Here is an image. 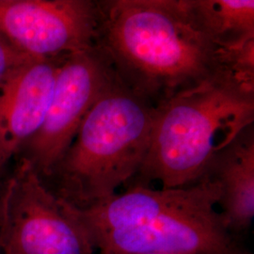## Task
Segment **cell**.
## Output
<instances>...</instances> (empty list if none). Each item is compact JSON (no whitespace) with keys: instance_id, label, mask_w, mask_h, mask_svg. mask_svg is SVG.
I'll return each instance as SVG.
<instances>
[{"instance_id":"9c48e42d","label":"cell","mask_w":254,"mask_h":254,"mask_svg":"<svg viewBox=\"0 0 254 254\" xmlns=\"http://www.w3.org/2000/svg\"><path fill=\"white\" fill-rule=\"evenodd\" d=\"M205 173L218 182V207L228 227L242 236L254 218V125L244 129L213 159Z\"/></svg>"},{"instance_id":"8fae6325","label":"cell","mask_w":254,"mask_h":254,"mask_svg":"<svg viewBox=\"0 0 254 254\" xmlns=\"http://www.w3.org/2000/svg\"><path fill=\"white\" fill-rule=\"evenodd\" d=\"M30 58L31 57L19 51L4 37L0 35V80Z\"/></svg>"},{"instance_id":"7c38bea8","label":"cell","mask_w":254,"mask_h":254,"mask_svg":"<svg viewBox=\"0 0 254 254\" xmlns=\"http://www.w3.org/2000/svg\"><path fill=\"white\" fill-rule=\"evenodd\" d=\"M1 172H2V171H0V175H1ZM1 190H2V188H1V186H0V195H1Z\"/></svg>"},{"instance_id":"5b68a950","label":"cell","mask_w":254,"mask_h":254,"mask_svg":"<svg viewBox=\"0 0 254 254\" xmlns=\"http://www.w3.org/2000/svg\"><path fill=\"white\" fill-rule=\"evenodd\" d=\"M2 254H97L64 200L21 160L0 195Z\"/></svg>"},{"instance_id":"ba28073f","label":"cell","mask_w":254,"mask_h":254,"mask_svg":"<svg viewBox=\"0 0 254 254\" xmlns=\"http://www.w3.org/2000/svg\"><path fill=\"white\" fill-rule=\"evenodd\" d=\"M66 57L30 58L0 80V171L42 126Z\"/></svg>"},{"instance_id":"277c9868","label":"cell","mask_w":254,"mask_h":254,"mask_svg":"<svg viewBox=\"0 0 254 254\" xmlns=\"http://www.w3.org/2000/svg\"><path fill=\"white\" fill-rule=\"evenodd\" d=\"M155 108L116 75L82 122L47 178L57 197L86 208L114 196L136 176L148 153Z\"/></svg>"},{"instance_id":"4fadbf2b","label":"cell","mask_w":254,"mask_h":254,"mask_svg":"<svg viewBox=\"0 0 254 254\" xmlns=\"http://www.w3.org/2000/svg\"><path fill=\"white\" fill-rule=\"evenodd\" d=\"M0 254H2V252H1V249H0Z\"/></svg>"},{"instance_id":"7a4b0ae2","label":"cell","mask_w":254,"mask_h":254,"mask_svg":"<svg viewBox=\"0 0 254 254\" xmlns=\"http://www.w3.org/2000/svg\"><path fill=\"white\" fill-rule=\"evenodd\" d=\"M219 198L205 173L182 188L131 186L86 208L65 202L97 254H253L228 227Z\"/></svg>"},{"instance_id":"6da1fadb","label":"cell","mask_w":254,"mask_h":254,"mask_svg":"<svg viewBox=\"0 0 254 254\" xmlns=\"http://www.w3.org/2000/svg\"><path fill=\"white\" fill-rule=\"evenodd\" d=\"M94 46L119 79L157 107L225 70L185 0H98Z\"/></svg>"},{"instance_id":"30bf717a","label":"cell","mask_w":254,"mask_h":254,"mask_svg":"<svg viewBox=\"0 0 254 254\" xmlns=\"http://www.w3.org/2000/svg\"><path fill=\"white\" fill-rule=\"evenodd\" d=\"M196 25L218 49L254 41V0H185Z\"/></svg>"},{"instance_id":"8992f818","label":"cell","mask_w":254,"mask_h":254,"mask_svg":"<svg viewBox=\"0 0 254 254\" xmlns=\"http://www.w3.org/2000/svg\"><path fill=\"white\" fill-rule=\"evenodd\" d=\"M115 77L108 58L95 46L64 59L43 124L18 153L42 180L50 176L88 111Z\"/></svg>"},{"instance_id":"52a82bcc","label":"cell","mask_w":254,"mask_h":254,"mask_svg":"<svg viewBox=\"0 0 254 254\" xmlns=\"http://www.w3.org/2000/svg\"><path fill=\"white\" fill-rule=\"evenodd\" d=\"M92 0H0V35L31 58L53 59L94 46Z\"/></svg>"},{"instance_id":"3957f363","label":"cell","mask_w":254,"mask_h":254,"mask_svg":"<svg viewBox=\"0 0 254 254\" xmlns=\"http://www.w3.org/2000/svg\"><path fill=\"white\" fill-rule=\"evenodd\" d=\"M254 84L220 72L155 108L150 146L132 186L175 189L200 180L209 165L254 125Z\"/></svg>"}]
</instances>
